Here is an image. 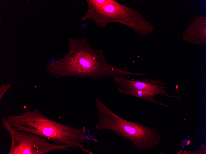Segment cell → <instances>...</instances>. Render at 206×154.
Returning <instances> with one entry per match:
<instances>
[{"label":"cell","instance_id":"7a4b0ae2","mask_svg":"<svg viewBox=\"0 0 206 154\" xmlns=\"http://www.w3.org/2000/svg\"><path fill=\"white\" fill-rule=\"evenodd\" d=\"M7 120L15 129L33 132L47 138L53 143L80 148L84 152L93 153L82 144L89 138L85 131L52 120L38 110H29L18 116H8Z\"/></svg>","mask_w":206,"mask_h":154},{"label":"cell","instance_id":"6da1fadb","mask_svg":"<svg viewBox=\"0 0 206 154\" xmlns=\"http://www.w3.org/2000/svg\"><path fill=\"white\" fill-rule=\"evenodd\" d=\"M70 49L66 57L52 64L53 72L59 76L66 75L76 77L105 80L112 76H140L139 73L114 67L105 60L102 50L92 47L86 38H71Z\"/></svg>","mask_w":206,"mask_h":154},{"label":"cell","instance_id":"3957f363","mask_svg":"<svg viewBox=\"0 0 206 154\" xmlns=\"http://www.w3.org/2000/svg\"><path fill=\"white\" fill-rule=\"evenodd\" d=\"M95 104L98 117L95 127L98 130L114 131L121 138L131 141L138 150H150L159 144L161 137L156 129L122 118L109 109L98 97Z\"/></svg>","mask_w":206,"mask_h":154},{"label":"cell","instance_id":"52a82bcc","mask_svg":"<svg viewBox=\"0 0 206 154\" xmlns=\"http://www.w3.org/2000/svg\"><path fill=\"white\" fill-rule=\"evenodd\" d=\"M118 93L121 94L128 95L150 101L155 104H158L167 107L168 105L157 101L156 99V95L152 92L139 90H124L120 87L117 88Z\"/></svg>","mask_w":206,"mask_h":154},{"label":"cell","instance_id":"277c9868","mask_svg":"<svg viewBox=\"0 0 206 154\" xmlns=\"http://www.w3.org/2000/svg\"><path fill=\"white\" fill-rule=\"evenodd\" d=\"M85 20L91 19L98 27L112 22L126 26L135 31L138 29V16L133 8L114 0H89Z\"/></svg>","mask_w":206,"mask_h":154},{"label":"cell","instance_id":"8992f818","mask_svg":"<svg viewBox=\"0 0 206 154\" xmlns=\"http://www.w3.org/2000/svg\"><path fill=\"white\" fill-rule=\"evenodd\" d=\"M113 81L124 90H139L149 91L157 95H163L171 97L180 98L176 96L169 95L164 89L168 88L165 84L158 80L144 78L139 80L129 79L123 76H112Z\"/></svg>","mask_w":206,"mask_h":154},{"label":"cell","instance_id":"ba28073f","mask_svg":"<svg viewBox=\"0 0 206 154\" xmlns=\"http://www.w3.org/2000/svg\"><path fill=\"white\" fill-rule=\"evenodd\" d=\"M10 86H4L0 88V99H1L4 93L7 91L9 88Z\"/></svg>","mask_w":206,"mask_h":154},{"label":"cell","instance_id":"5b68a950","mask_svg":"<svg viewBox=\"0 0 206 154\" xmlns=\"http://www.w3.org/2000/svg\"><path fill=\"white\" fill-rule=\"evenodd\" d=\"M3 128L10 135L11 143L8 154H44L54 151H64L71 147L67 144L52 143L47 138L37 134L15 129L7 119L2 121Z\"/></svg>","mask_w":206,"mask_h":154}]
</instances>
